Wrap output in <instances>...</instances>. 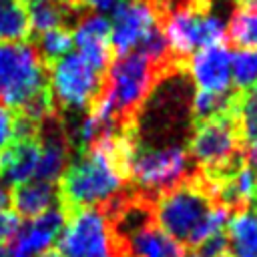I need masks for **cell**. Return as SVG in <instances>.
Instances as JSON below:
<instances>
[{"mask_svg":"<svg viewBox=\"0 0 257 257\" xmlns=\"http://www.w3.org/2000/svg\"><path fill=\"white\" fill-rule=\"evenodd\" d=\"M137 139V126L116 131L86 151L66 167L56 183L58 203L66 213L78 209H102L131 189L128 157Z\"/></svg>","mask_w":257,"mask_h":257,"instance_id":"cell-1","label":"cell"},{"mask_svg":"<svg viewBox=\"0 0 257 257\" xmlns=\"http://www.w3.org/2000/svg\"><path fill=\"white\" fill-rule=\"evenodd\" d=\"M185 68L187 64L157 62L141 52L118 56L108 66L102 90L88 110L114 124L118 131L133 128L155 86Z\"/></svg>","mask_w":257,"mask_h":257,"instance_id":"cell-2","label":"cell"},{"mask_svg":"<svg viewBox=\"0 0 257 257\" xmlns=\"http://www.w3.org/2000/svg\"><path fill=\"white\" fill-rule=\"evenodd\" d=\"M211 4L213 0H189L165 10L163 32L175 60L187 64L189 56L199 48L225 44L227 28L211 12Z\"/></svg>","mask_w":257,"mask_h":257,"instance_id":"cell-3","label":"cell"},{"mask_svg":"<svg viewBox=\"0 0 257 257\" xmlns=\"http://www.w3.org/2000/svg\"><path fill=\"white\" fill-rule=\"evenodd\" d=\"M195 169L187 149L179 145L149 147L137 139L128 157V183L141 195L157 199L165 191L181 185Z\"/></svg>","mask_w":257,"mask_h":257,"instance_id":"cell-4","label":"cell"},{"mask_svg":"<svg viewBox=\"0 0 257 257\" xmlns=\"http://www.w3.org/2000/svg\"><path fill=\"white\" fill-rule=\"evenodd\" d=\"M153 207L157 225L179 243L189 245L199 225L215 207V201L195 169L181 185L153 199Z\"/></svg>","mask_w":257,"mask_h":257,"instance_id":"cell-5","label":"cell"},{"mask_svg":"<svg viewBox=\"0 0 257 257\" xmlns=\"http://www.w3.org/2000/svg\"><path fill=\"white\" fill-rule=\"evenodd\" d=\"M187 153L205 175H225L245 163L239 114L193 124Z\"/></svg>","mask_w":257,"mask_h":257,"instance_id":"cell-6","label":"cell"},{"mask_svg":"<svg viewBox=\"0 0 257 257\" xmlns=\"http://www.w3.org/2000/svg\"><path fill=\"white\" fill-rule=\"evenodd\" d=\"M48 90V68L34 44H0V104L16 112Z\"/></svg>","mask_w":257,"mask_h":257,"instance_id":"cell-7","label":"cell"},{"mask_svg":"<svg viewBox=\"0 0 257 257\" xmlns=\"http://www.w3.org/2000/svg\"><path fill=\"white\" fill-rule=\"evenodd\" d=\"M104 76L78 52H68L48 66V84L56 110L90 108L102 90Z\"/></svg>","mask_w":257,"mask_h":257,"instance_id":"cell-8","label":"cell"},{"mask_svg":"<svg viewBox=\"0 0 257 257\" xmlns=\"http://www.w3.org/2000/svg\"><path fill=\"white\" fill-rule=\"evenodd\" d=\"M56 241L62 257H120L108 217L96 207L68 213Z\"/></svg>","mask_w":257,"mask_h":257,"instance_id":"cell-9","label":"cell"},{"mask_svg":"<svg viewBox=\"0 0 257 257\" xmlns=\"http://www.w3.org/2000/svg\"><path fill=\"white\" fill-rule=\"evenodd\" d=\"M163 26V12L153 0H124L112 8L110 44L112 52L124 56L135 52L141 42Z\"/></svg>","mask_w":257,"mask_h":257,"instance_id":"cell-10","label":"cell"},{"mask_svg":"<svg viewBox=\"0 0 257 257\" xmlns=\"http://www.w3.org/2000/svg\"><path fill=\"white\" fill-rule=\"evenodd\" d=\"M68 213L58 203L42 215L28 219V223L20 225L16 235L8 241V257H36L50 249V245L58 239Z\"/></svg>","mask_w":257,"mask_h":257,"instance_id":"cell-11","label":"cell"},{"mask_svg":"<svg viewBox=\"0 0 257 257\" xmlns=\"http://www.w3.org/2000/svg\"><path fill=\"white\" fill-rule=\"evenodd\" d=\"M74 44L78 54L100 74H106L112 64V44H110V20L98 12H86L72 28Z\"/></svg>","mask_w":257,"mask_h":257,"instance_id":"cell-12","label":"cell"},{"mask_svg":"<svg viewBox=\"0 0 257 257\" xmlns=\"http://www.w3.org/2000/svg\"><path fill=\"white\" fill-rule=\"evenodd\" d=\"M231 50L225 44L199 48L187 60V70L199 90L227 92L231 90Z\"/></svg>","mask_w":257,"mask_h":257,"instance_id":"cell-13","label":"cell"},{"mask_svg":"<svg viewBox=\"0 0 257 257\" xmlns=\"http://www.w3.org/2000/svg\"><path fill=\"white\" fill-rule=\"evenodd\" d=\"M40 159L38 139H16L0 153V179L8 187L34 181Z\"/></svg>","mask_w":257,"mask_h":257,"instance_id":"cell-14","label":"cell"},{"mask_svg":"<svg viewBox=\"0 0 257 257\" xmlns=\"http://www.w3.org/2000/svg\"><path fill=\"white\" fill-rule=\"evenodd\" d=\"M118 249L122 257H185V245L167 235L157 221L128 235Z\"/></svg>","mask_w":257,"mask_h":257,"instance_id":"cell-15","label":"cell"},{"mask_svg":"<svg viewBox=\"0 0 257 257\" xmlns=\"http://www.w3.org/2000/svg\"><path fill=\"white\" fill-rule=\"evenodd\" d=\"M54 205H58V189L54 183L28 181L14 187V191L10 193L12 211L24 219H34Z\"/></svg>","mask_w":257,"mask_h":257,"instance_id":"cell-16","label":"cell"},{"mask_svg":"<svg viewBox=\"0 0 257 257\" xmlns=\"http://www.w3.org/2000/svg\"><path fill=\"white\" fill-rule=\"evenodd\" d=\"M225 233L229 257H257V205L231 213Z\"/></svg>","mask_w":257,"mask_h":257,"instance_id":"cell-17","label":"cell"},{"mask_svg":"<svg viewBox=\"0 0 257 257\" xmlns=\"http://www.w3.org/2000/svg\"><path fill=\"white\" fill-rule=\"evenodd\" d=\"M227 36L239 48L257 50V0L235 6L229 18Z\"/></svg>","mask_w":257,"mask_h":257,"instance_id":"cell-18","label":"cell"},{"mask_svg":"<svg viewBox=\"0 0 257 257\" xmlns=\"http://www.w3.org/2000/svg\"><path fill=\"white\" fill-rule=\"evenodd\" d=\"M32 34L26 6L20 0H8L0 4V44L26 42Z\"/></svg>","mask_w":257,"mask_h":257,"instance_id":"cell-19","label":"cell"},{"mask_svg":"<svg viewBox=\"0 0 257 257\" xmlns=\"http://www.w3.org/2000/svg\"><path fill=\"white\" fill-rule=\"evenodd\" d=\"M72 44H74L72 28L60 26V28H50L46 32H40L34 48H36L40 60L44 62V66L48 68L56 60H60L62 56H66L70 52Z\"/></svg>","mask_w":257,"mask_h":257,"instance_id":"cell-20","label":"cell"},{"mask_svg":"<svg viewBox=\"0 0 257 257\" xmlns=\"http://www.w3.org/2000/svg\"><path fill=\"white\" fill-rule=\"evenodd\" d=\"M231 82L237 90L257 86V50L241 48L231 54Z\"/></svg>","mask_w":257,"mask_h":257,"instance_id":"cell-21","label":"cell"},{"mask_svg":"<svg viewBox=\"0 0 257 257\" xmlns=\"http://www.w3.org/2000/svg\"><path fill=\"white\" fill-rule=\"evenodd\" d=\"M14 141V112L0 104V153Z\"/></svg>","mask_w":257,"mask_h":257,"instance_id":"cell-22","label":"cell"},{"mask_svg":"<svg viewBox=\"0 0 257 257\" xmlns=\"http://www.w3.org/2000/svg\"><path fill=\"white\" fill-rule=\"evenodd\" d=\"M120 0H70V4L74 8H78L80 12H104V10H112Z\"/></svg>","mask_w":257,"mask_h":257,"instance_id":"cell-23","label":"cell"},{"mask_svg":"<svg viewBox=\"0 0 257 257\" xmlns=\"http://www.w3.org/2000/svg\"><path fill=\"white\" fill-rule=\"evenodd\" d=\"M4 209H10V191L4 185H0V211Z\"/></svg>","mask_w":257,"mask_h":257,"instance_id":"cell-24","label":"cell"},{"mask_svg":"<svg viewBox=\"0 0 257 257\" xmlns=\"http://www.w3.org/2000/svg\"><path fill=\"white\" fill-rule=\"evenodd\" d=\"M157 6H159V10L165 14V10H169L171 6H177V4H183V2H189V0H153Z\"/></svg>","mask_w":257,"mask_h":257,"instance_id":"cell-25","label":"cell"},{"mask_svg":"<svg viewBox=\"0 0 257 257\" xmlns=\"http://www.w3.org/2000/svg\"><path fill=\"white\" fill-rule=\"evenodd\" d=\"M36 257H62L56 249H48V251H44V253H40V255H36Z\"/></svg>","mask_w":257,"mask_h":257,"instance_id":"cell-26","label":"cell"},{"mask_svg":"<svg viewBox=\"0 0 257 257\" xmlns=\"http://www.w3.org/2000/svg\"><path fill=\"white\" fill-rule=\"evenodd\" d=\"M0 257H8V249H6V243H0Z\"/></svg>","mask_w":257,"mask_h":257,"instance_id":"cell-27","label":"cell"},{"mask_svg":"<svg viewBox=\"0 0 257 257\" xmlns=\"http://www.w3.org/2000/svg\"><path fill=\"white\" fill-rule=\"evenodd\" d=\"M185 257H203V255H199L197 251H191V253H189V255H185Z\"/></svg>","mask_w":257,"mask_h":257,"instance_id":"cell-28","label":"cell"},{"mask_svg":"<svg viewBox=\"0 0 257 257\" xmlns=\"http://www.w3.org/2000/svg\"><path fill=\"white\" fill-rule=\"evenodd\" d=\"M243 2H251V0H237V4H243Z\"/></svg>","mask_w":257,"mask_h":257,"instance_id":"cell-29","label":"cell"},{"mask_svg":"<svg viewBox=\"0 0 257 257\" xmlns=\"http://www.w3.org/2000/svg\"><path fill=\"white\" fill-rule=\"evenodd\" d=\"M2 2H8V0H0V4H2Z\"/></svg>","mask_w":257,"mask_h":257,"instance_id":"cell-30","label":"cell"}]
</instances>
